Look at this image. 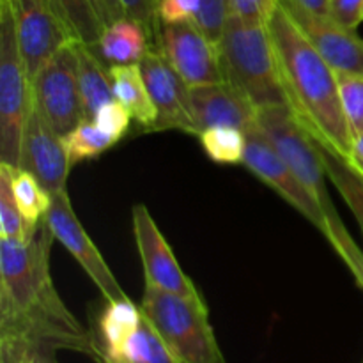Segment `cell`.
<instances>
[{"mask_svg":"<svg viewBox=\"0 0 363 363\" xmlns=\"http://www.w3.org/2000/svg\"><path fill=\"white\" fill-rule=\"evenodd\" d=\"M45 222L28 241L0 240V339L73 350L101 360L91 333L78 323L53 286Z\"/></svg>","mask_w":363,"mask_h":363,"instance_id":"obj_1","label":"cell"},{"mask_svg":"<svg viewBox=\"0 0 363 363\" xmlns=\"http://www.w3.org/2000/svg\"><path fill=\"white\" fill-rule=\"evenodd\" d=\"M268 27L291 112L312 138L351 160L354 137L340 101L337 71L305 38L282 4Z\"/></svg>","mask_w":363,"mask_h":363,"instance_id":"obj_2","label":"cell"},{"mask_svg":"<svg viewBox=\"0 0 363 363\" xmlns=\"http://www.w3.org/2000/svg\"><path fill=\"white\" fill-rule=\"evenodd\" d=\"M257 126L264 133V137L272 142L284 162L289 165L294 176L307 186L321 206L323 213L328 222L330 233L326 240L339 254L344 264L353 273L354 280L363 289V254L354 243L351 234L344 227L342 218L337 213L335 204L326 188V170L323 160L319 156L314 140L300 124L289 106H266L257 112Z\"/></svg>","mask_w":363,"mask_h":363,"instance_id":"obj_3","label":"cell"},{"mask_svg":"<svg viewBox=\"0 0 363 363\" xmlns=\"http://www.w3.org/2000/svg\"><path fill=\"white\" fill-rule=\"evenodd\" d=\"M218 50L223 80L240 89L255 108L289 106L268 25L248 23L233 14Z\"/></svg>","mask_w":363,"mask_h":363,"instance_id":"obj_4","label":"cell"},{"mask_svg":"<svg viewBox=\"0 0 363 363\" xmlns=\"http://www.w3.org/2000/svg\"><path fill=\"white\" fill-rule=\"evenodd\" d=\"M140 311L179 363H225L204 300L145 284Z\"/></svg>","mask_w":363,"mask_h":363,"instance_id":"obj_5","label":"cell"},{"mask_svg":"<svg viewBox=\"0 0 363 363\" xmlns=\"http://www.w3.org/2000/svg\"><path fill=\"white\" fill-rule=\"evenodd\" d=\"M34 96L9 0H0V162L20 167L21 140Z\"/></svg>","mask_w":363,"mask_h":363,"instance_id":"obj_6","label":"cell"},{"mask_svg":"<svg viewBox=\"0 0 363 363\" xmlns=\"http://www.w3.org/2000/svg\"><path fill=\"white\" fill-rule=\"evenodd\" d=\"M77 45L73 41L59 50L32 80L34 105L60 137L87 119L78 84Z\"/></svg>","mask_w":363,"mask_h":363,"instance_id":"obj_7","label":"cell"},{"mask_svg":"<svg viewBox=\"0 0 363 363\" xmlns=\"http://www.w3.org/2000/svg\"><path fill=\"white\" fill-rule=\"evenodd\" d=\"M16 25L18 46L28 74H35L59 50L77 41L55 0H9Z\"/></svg>","mask_w":363,"mask_h":363,"instance_id":"obj_8","label":"cell"},{"mask_svg":"<svg viewBox=\"0 0 363 363\" xmlns=\"http://www.w3.org/2000/svg\"><path fill=\"white\" fill-rule=\"evenodd\" d=\"M155 46L190 87L223 82L218 45L194 21L160 23Z\"/></svg>","mask_w":363,"mask_h":363,"instance_id":"obj_9","label":"cell"},{"mask_svg":"<svg viewBox=\"0 0 363 363\" xmlns=\"http://www.w3.org/2000/svg\"><path fill=\"white\" fill-rule=\"evenodd\" d=\"M243 165L255 177L275 190L286 202H289L298 213L305 216L323 236L328 238L330 227L321 206L318 204L314 195L307 190L303 183L294 176L282 156L277 152L272 142L264 137L259 126L247 131V151H245Z\"/></svg>","mask_w":363,"mask_h":363,"instance_id":"obj_10","label":"cell"},{"mask_svg":"<svg viewBox=\"0 0 363 363\" xmlns=\"http://www.w3.org/2000/svg\"><path fill=\"white\" fill-rule=\"evenodd\" d=\"M45 223L50 227L53 238L77 259L78 264L87 273L106 301L126 298L116 275L110 272L108 264L103 259L101 252L96 248L78 220L67 190L52 195V204L45 216Z\"/></svg>","mask_w":363,"mask_h":363,"instance_id":"obj_11","label":"cell"},{"mask_svg":"<svg viewBox=\"0 0 363 363\" xmlns=\"http://www.w3.org/2000/svg\"><path fill=\"white\" fill-rule=\"evenodd\" d=\"M131 220H133L135 241L144 266L145 284L190 300H202L190 277L181 269L172 248L167 243L165 236L156 225L145 204L133 206Z\"/></svg>","mask_w":363,"mask_h":363,"instance_id":"obj_12","label":"cell"},{"mask_svg":"<svg viewBox=\"0 0 363 363\" xmlns=\"http://www.w3.org/2000/svg\"><path fill=\"white\" fill-rule=\"evenodd\" d=\"M18 169L30 172L50 195L67 190V176L73 167L64 147V140L35 105H32L25 123Z\"/></svg>","mask_w":363,"mask_h":363,"instance_id":"obj_13","label":"cell"},{"mask_svg":"<svg viewBox=\"0 0 363 363\" xmlns=\"http://www.w3.org/2000/svg\"><path fill=\"white\" fill-rule=\"evenodd\" d=\"M280 4L333 69L363 77V39L357 30L337 23L332 16L311 13L294 0H280Z\"/></svg>","mask_w":363,"mask_h":363,"instance_id":"obj_14","label":"cell"},{"mask_svg":"<svg viewBox=\"0 0 363 363\" xmlns=\"http://www.w3.org/2000/svg\"><path fill=\"white\" fill-rule=\"evenodd\" d=\"M140 69L158 112L152 131L181 130L194 135L190 85L176 73L156 46H152L144 57Z\"/></svg>","mask_w":363,"mask_h":363,"instance_id":"obj_15","label":"cell"},{"mask_svg":"<svg viewBox=\"0 0 363 363\" xmlns=\"http://www.w3.org/2000/svg\"><path fill=\"white\" fill-rule=\"evenodd\" d=\"M190 106L195 137L209 128L230 126L247 133L257 126L259 110L240 89L225 80L190 87Z\"/></svg>","mask_w":363,"mask_h":363,"instance_id":"obj_16","label":"cell"},{"mask_svg":"<svg viewBox=\"0 0 363 363\" xmlns=\"http://www.w3.org/2000/svg\"><path fill=\"white\" fill-rule=\"evenodd\" d=\"M152 46L155 43L144 25L133 18L123 16L103 30L94 50L108 66H124L140 64Z\"/></svg>","mask_w":363,"mask_h":363,"instance_id":"obj_17","label":"cell"},{"mask_svg":"<svg viewBox=\"0 0 363 363\" xmlns=\"http://www.w3.org/2000/svg\"><path fill=\"white\" fill-rule=\"evenodd\" d=\"M140 323V307H137L128 296L106 301V307L99 315V363H119L124 346L137 332Z\"/></svg>","mask_w":363,"mask_h":363,"instance_id":"obj_18","label":"cell"},{"mask_svg":"<svg viewBox=\"0 0 363 363\" xmlns=\"http://www.w3.org/2000/svg\"><path fill=\"white\" fill-rule=\"evenodd\" d=\"M110 77H112L113 96L117 101L131 113L138 126L152 131L158 119V112L149 94L140 64L110 66Z\"/></svg>","mask_w":363,"mask_h":363,"instance_id":"obj_19","label":"cell"},{"mask_svg":"<svg viewBox=\"0 0 363 363\" xmlns=\"http://www.w3.org/2000/svg\"><path fill=\"white\" fill-rule=\"evenodd\" d=\"M78 84H80L82 105L87 119L106 103L113 101V84L110 77V66L98 55L94 48L78 43Z\"/></svg>","mask_w":363,"mask_h":363,"instance_id":"obj_20","label":"cell"},{"mask_svg":"<svg viewBox=\"0 0 363 363\" xmlns=\"http://www.w3.org/2000/svg\"><path fill=\"white\" fill-rule=\"evenodd\" d=\"M312 140H314L319 156H321L326 176L332 181L333 186L339 190V194L342 195L346 204L350 206L351 213L358 220V225H360L363 234V174L350 160L340 156L339 152L330 149L328 145L321 144L315 138H312Z\"/></svg>","mask_w":363,"mask_h":363,"instance_id":"obj_21","label":"cell"},{"mask_svg":"<svg viewBox=\"0 0 363 363\" xmlns=\"http://www.w3.org/2000/svg\"><path fill=\"white\" fill-rule=\"evenodd\" d=\"M55 4L69 25L74 39L94 48L106 28L98 0H55Z\"/></svg>","mask_w":363,"mask_h":363,"instance_id":"obj_22","label":"cell"},{"mask_svg":"<svg viewBox=\"0 0 363 363\" xmlns=\"http://www.w3.org/2000/svg\"><path fill=\"white\" fill-rule=\"evenodd\" d=\"M13 191L25 222L34 233H38L41 223L45 222L50 204H52V195L41 186V183L30 172L18 169V167L13 174Z\"/></svg>","mask_w":363,"mask_h":363,"instance_id":"obj_23","label":"cell"},{"mask_svg":"<svg viewBox=\"0 0 363 363\" xmlns=\"http://www.w3.org/2000/svg\"><path fill=\"white\" fill-rule=\"evenodd\" d=\"M16 167L0 162V240L28 241L34 230L28 227L18 208L13 191V174Z\"/></svg>","mask_w":363,"mask_h":363,"instance_id":"obj_24","label":"cell"},{"mask_svg":"<svg viewBox=\"0 0 363 363\" xmlns=\"http://www.w3.org/2000/svg\"><path fill=\"white\" fill-rule=\"evenodd\" d=\"M202 149L209 160L220 165H243L247 151V133L240 128H209L199 135Z\"/></svg>","mask_w":363,"mask_h":363,"instance_id":"obj_25","label":"cell"},{"mask_svg":"<svg viewBox=\"0 0 363 363\" xmlns=\"http://www.w3.org/2000/svg\"><path fill=\"white\" fill-rule=\"evenodd\" d=\"M64 147H66L67 156H69L71 167L77 163L85 162V160L98 158L105 151H108L117 142L110 138L108 135L103 133L92 119H84L77 128L62 137Z\"/></svg>","mask_w":363,"mask_h":363,"instance_id":"obj_26","label":"cell"},{"mask_svg":"<svg viewBox=\"0 0 363 363\" xmlns=\"http://www.w3.org/2000/svg\"><path fill=\"white\" fill-rule=\"evenodd\" d=\"M340 101L353 137L363 133V77L337 71Z\"/></svg>","mask_w":363,"mask_h":363,"instance_id":"obj_27","label":"cell"},{"mask_svg":"<svg viewBox=\"0 0 363 363\" xmlns=\"http://www.w3.org/2000/svg\"><path fill=\"white\" fill-rule=\"evenodd\" d=\"M230 16H233V11H230L229 0H201L194 23L213 43L218 45Z\"/></svg>","mask_w":363,"mask_h":363,"instance_id":"obj_28","label":"cell"},{"mask_svg":"<svg viewBox=\"0 0 363 363\" xmlns=\"http://www.w3.org/2000/svg\"><path fill=\"white\" fill-rule=\"evenodd\" d=\"M92 121H94V124L103 133H106L110 138L119 142L128 133V130H130L133 117H131V113L117 99H113V101L103 105L94 113Z\"/></svg>","mask_w":363,"mask_h":363,"instance_id":"obj_29","label":"cell"},{"mask_svg":"<svg viewBox=\"0 0 363 363\" xmlns=\"http://www.w3.org/2000/svg\"><path fill=\"white\" fill-rule=\"evenodd\" d=\"M121 7L124 11V16L133 18L140 25H144L145 30L156 41V34L160 28V0H119Z\"/></svg>","mask_w":363,"mask_h":363,"instance_id":"obj_30","label":"cell"},{"mask_svg":"<svg viewBox=\"0 0 363 363\" xmlns=\"http://www.w3.org/2000/svg\"><path fill=\"white\" fill-rule=\"evenodd\" d=\"M229 4L234 16L248 23L268 25L279 9L280 0H229Z\"/></svg>","mask_w":363,"mask_h":363,"instance_id":"obj_31","label":"cell"},{"mask_svg":"<svg viewBox=\"0 0 363 363\" xmlns=\"http://www.w3.org/2000/svg\"><path fill=\"white\" fill-rule=\"evenodd\" d=\"M201 0H160V21L162 23H181L194 21Z\"/></svg>","mask_w":363,"mask_h":363,"instance_id":"obj_32","label":"cell"},{"mask_svg":"<svg viewBox=\"0 0 363 363\" xmlns=\"http://www.w3.org/2000/svg\"><path fill=\"white\" fill-rule=\"evenodd\" d=\"M330 16L346 28L357 30L363 21V0H330Z\"/></svg>","mask_w":363,"mask_h":363,"instance_id":"obj_33","label":"cell"},{"mask_svg":"<svg viewBox=\"0 0 363 363\" xmlns=\"http://www.w3.org/2000/svg\"><path fill=\"white\" fill-rule=\"evenodd\" d=\"M55 347L30 346L23 354H0V363H57Z\"/></svg>","mask_w":363,"mask_h":363,"instance_id":"obj_34","label":"cell"},{"mask_svg":"<svg viewBox=\"0 0 363 363\" xmlns=\"http://www.w3.org/2000/svg\"><path fill=\"white\" fill-rule=\"evenodd\" d=\"M98 6L103 14V20H105L106 27H108L110 23H113L116 20H119V18L124 16V11L123 7H121L119 0H98Z\"/></svg>","mask_w":363,"mask_h":363,"instance_id":"obj_35","label":"cell"},{"mask_svg":"<svg viewBox=\"0 0 363 363\" xmlns=\"http://www.w3.org/2000/svg\"><path fill=\"white\" fill-rule=\"evenodd\" d=\"M294 2L311 13L330 16V0H294Z\"/></svg>","mask_w":363,"mask_h":363,"instance_id":"obj_36","label":"cell"},{"mask_svg":"<svg viewBox=\"0 0 363 363\" xmlns=\"http://www.w3.org/2000/svg\"><path fill=\"white\" fill-rule=\"evenodd\" d=\"M350 162L363 174V133L358 135V137H354L353 156H351Z\"/></svg>","mask_w":363,"mask_h":363,"instance_id":"obj_37","label":"cell"}]
</instances>
